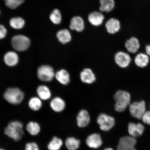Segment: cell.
<instances>
[{
    "mask_svg": "<svg viewBox=\"0 0 150 150\" xmlns=\"http://www.w3.org/2000/svg\"><path fill=\"white\" fill-rule=\"evenodd\" d=\"M104 18V16L102 13L94 11L89 15L88 20L92 25L98 27L103 23Z\"/></svg>",
    "mask_w": 150,
    "mask_h": 150,
    "instance_id": "17",
    "label": "cell"
},
{
    "mask_svg": "<svg viewBox=\"0 0 150 150\" xmlns=\"http://www.w3.org/2000/svg\"><path fill=\"white\" fill-rule=\"evenodd\" d=\"M85 142L88 147L93 149H98L103 144L102 137L98 133L90 134L86 138Z\"/></svg>",
    "mask_w": 150,
    "mask_h": 150,
    "instance_id": "9",
    "label": "cell"
},
{
    "mask_svg": "<svg viewBox=\"0 0 150 150\" xmlns=\"http://www.w3.org/2000/svg\"><path fill=\"white\" fill-rule=\"evenodd\" d=\"M63 145V141L61 138L54 136L49 142L47 149L48 150H59Z\"/></svg>",
    "mask_w": 150,
    "mask_h": 150,
    "instance_id": "27",
    "label": "cell"
},
{
    "mask_svg": "<svg viewBox=\"0 0 150 150\" xmlns=\"http://www.w3.org/2000/svg\"><path fill=\"white\" fill-rule=\"evenodd\" d=\"M129 109L133 117L142 119V116L146 112L145 103L144 101L133 102L130 104Z\"/></svg>",
    "mask_w": 150,
    "mask_h": 150,
    "instance_id": "7",
    "label": "cell"
},
{
    "mask_svg": "<svg viewBox=\"0 0 150 150\" xmlns=\"http://www.w3.org/2000/svg\"><path fill=\"white\" fill-rule=\"evenodd\" d=\"M55 73L54 69L49 65L41 66L38 69L37 76L41 81L50 82L55 78Z\"/></svg>",
    "mask_w": 150,
    "mask_h": 150,
    "instance_id": "5",
    "label": "cell"
},
{
    "mask_svg": "<svg viewBox=\"0 0 150 150\" xmlns=\"http://www.w3.org/2000/svg\"><path fill=\"white\" fill-rule=\"evenodd\" d=\"M55 78L58 82L63 85H68L70 82V74L64 69H61L57 71L55 73Z\"/></svg>",
    "mask_w": 150,
    "mask_h": 150,
    "instance_id": "15",
    "label": "cell"
},
{
    "mask_svg": "<svg viewBox=\"0 0 150 150\" xmlns=\"http://www.w3.org/2000/svg\"><path fill=\"white\" fill-rule=\"evenodd\" d=\"M146 53L148 56H150V45H147L145 48Z\"/></svg>",
    "mask_w": 150,
    "mask_h": 150,
    "instance_id": "35",
    "label": "cell"
},
{
    "mask_svg": "<svg viewBox=\"0 0 150 150\" xmlns=\"http://www.w3.org/2000/svg\"><path fill=\"white\" fill-rule=\"evenodd\" d=\"M4 134L14 141H19L24 134L23 123L18 120L9 122L4 129Z\"/></svg>",
    "mask_w": 150,
    "mask_h": 150,
    "instance_id": "1",
    "label": "cell"
},
{
    "mask_svg": "<svg viewBox=\"0 0 150 150\" xmlns=\"http://www.w3.org/2000/svg\"><path fill=\"white\" fill-rule=\"evenodd\" d=\"M149 60V56L147 54L142 53L137 54L134 59L135 63L136 65L142 68L147 66Z\"/></svg>",
    "mask_w": 150,
    "mask_h": 150,
    "instance_id": "25",
    "label": "cell"
},
{
    "mask_svg": "<svg viewBox=\"0 0 150 150\" xmlns=\"http://www.w3.org/2000/svg\"><path fill=\"white\" fill-rule=\"evenodd\" d=\"M50 19L52 23L57 25L61 23L62 14L59 9H55L52 11L50 16Z\"/></svg>",
    "mask_w": 150,
    "mask_h": 150,
    "instance_id": "30",
    "label": "cell"
},
{
    "mask_svg": "<svg viewBox=\"0 0 150 150\" xmlns=\"http://www.w3.org/2000/svg\"><path fill=\"white\" fill-rule=\"evenodd\" d=\"M13 47L19 52L27 50L30 44V41L28 38L23 35H16L12 38L11 40Z\"/></svg>",
    "mask_w": 150,
    "mask_h": 150,
    "instance_id": "4",
    "label": "cell"
},
{
    "mask_svg": "<svg viewBox=\"0 0 150 150\" xmlns=\"http://www.w3.org/2000/svg\"><path fill=\"white\" fill-rule=\"evenodd\" d=\"M105 27L109 33L114 34L118 32L120 29V22L117 19L110 18L106 22Z\"/></svg>",
    "mask_w": 150,
    "mask_h": 150,
    "instance_id": "16",
    "label": "cell"
},
{
    "mask_svg": "<svg viewBox=\"0 0 150 150\" xmlns=\"http://www.w3.org/2000/svg\"><path fill=\"white\" fill-rule=\"evenodd\" d=\"M25 129L28 134L33 136L38 135L41 130L40 125L37 122L34 121L28 122L26 125Z\"/></svg>",
    "mask_w": 150,
    "mask_h": 150,
    "instance_id": "20",
    "label": "cell"
},
{
    "mask_svg": "<svg viewBox=\"0 0 150 150\" xmlns=\"http://www.w3.org/2000/svg\"><path fill=\"white\" fill-rule=\"evenodd\" d=\"M56 37L59 42L63 44H65L70 42L72 39V36L70 31L67 29H62L58 31Z\"/></svg>",
    "mask_w": 150,
    "mask_h": 150,
    "instance_id": "21",
    "label": "cell"
},
{
    "mask_svg": "<svg viewBox=\"0 0 150 150\" xmlns=\"http://www.w3.org/2000/svg\"><path fill=\"white\" fill-rule=\"evenodd\" d=\"M145 127L140 123H129L128 125V130L130 136L135 138L142 135L143 134Z\"/></svg>",
    "mask_w": 150,
    "mask_h": 150,
    "instance_id": "13",
    "label": "cell"
},
{
    "mask_svg": "<svg viewBox=\"0 0 150 150\" xmlns=\"http://www.w3.org/2000/svg\"><path fill=\"white\" fill-rule=\"evenodd\" d=\"M142 119L144 123L150 125V111H146L142 116Z\"/></svg>",
    "mask_w": 150,
    "mask_h": 150,
    "instance_id": "33",
    "label": "cell"
},
{
    "mask_svg": "<svg viewBox=\"0 0 150 150\" xmlns=\"http://www.w3.org/2000/svg\"><path fill=\"white\" fill-rule=\"evenodd\" d=\"M24 94L18 88H10L6 91L4 98L7 102L14 105L20 104L23 100Z\"/></svg>",
    "mask_w": 150,
    "mask_h": 150,
    "instance_id": "3",
    "label": "cell"
},
{
    "mask_svg": "<svg viewBox=\"0 0 150 150\" xmlns=\"http://www.w3.org/2000/svg\"><path fill=\"white\" fill-rule=\"evenodd\" d=\"M115 63L122 68H126L130 64L131 59L128 54L123 52L116 53L114 57Z\"/></svg>",
    "mask_w": 150,
    "mask_h": 150,
    "instance_id": "11",
    "label": "cell"
},
{
    "mask_svg": "<svg viewBox=\"0 0 150 150\" xmlns=\"http://www.w3.org/2000/svg\"><path fill=\"white\" fill-rule=\"evenodd\" d=\"M37 93L41 100H47L51 98L52 93L49 88L45 85L39 86L37 88Z\"/></svg>",
    "mask_w": 150,
    "mask_h": 150,
    "instance_id": "22",
    "label": "cell"
},
{
    "mask_svg": "<svg viewBox=\"0 0 150 150\" xmlns=\"http://www.w3.org/2000/svg\"><path fill=\"white\" fill-rule=\"evenodd\" d=\"M0 150H6L5 149H3V148H0Z\"/></svg>",
    "mask_w": 150,
    "mask_h": 150,
    "instance_id": "37",
    "label": "cell"
},
{
    "mask_svg": "<svg viewBox=\"0 0 150 150\" xmlns=\"http://www.w3.org/2000/svg\"><path fill=\"white\" fill-rule=\"evenodd\" d=\"M100 3L99 10L101 12H110L115 7L114 0H100Z\"/></svg>",
    "mask_w": 150,
    "mask_h": 150,
    "instance_id": "26",
    "label": "cell"
},
{
    "mask_svg": "<svg viewBox=\"0 0 150 150\" xmlns=\"http://www.w3.org/2000/svg\"><path fill=\"white\" fill-rule=\"evenodd\" d=\"M50 106L53 111L56 112H60L64 110L66 104L64 100L61 97H56L50 101Z\"/></svg>",
    "mask_w": 150,
    "mask_h": 150,
    "instance_id": "14",
    "label": "cell"
},
{
    "mask_svg": "<svg viewBox=\"0 0 150 150\" xmlns=\"http://www.w3.org/2000/svg\"><path fill=\"white\" fill-rule=\"evenodd\" d=\"M114 98L115 101L114 108L116 111L123 112L130 104L131 96L126 91L121 90L117 91L114 94Z\"/></svg>",
    "mask_w": 150,
    "mask_h": 150,
    "instance_id": "2",
    "label": "cell"
},
{
    "mask_svg": "<svg viewBox=\"0 0 150 150\" xmlns=\"http://www.w3.org/2000/svg\"><path fill=\"white\" fill-rule=\"evenodd\" d=\"M81 81L83 83L88 84H93L96 81V78L93 71L91 69L86 68L81 71L80 74Z\"/></svg>",
    "mask_w": 150,
    "mask_h": 150,
    "instance_id": "12",
    "label": "cell"
},
{
    "mask_svg": "<svg viewBox=\"0 0 150 150\" xmlns=\"http://www.w3.org/2000/svg\"><path fill=\"white\" fill-rule=\"evenodd\" d=\"M5 5L9 8L12 9L17 8L22 4H23L24 0H4Z\"/></svg>",
    "mask_w": 150,
    "mask_h": 150,
    "instance_id": "31",
    "label": "cell"
},
{
    "mask_svg": "<svg viewBox=\"0 0 150 150\" xmlns=\"http://www.w3.org/2000/svg\"><path fill=\"white\" fill-rule=\"evenodd\" d=\"M137 143L135 138L131 136L122 137L118 143L117 150H136L135 146Z\"/></svg>",
    "mask_w": 150,
    "mask_h": 150,
    "instance_id": "8",
    "label": "cell"
},
{
    "mask_svg": "<svg viewBox=\"0 0 150 150\" xmlns=\"http://www.w3.org/2000/svg\"><path fill=\"white\" fill-rule=\"evenodd\" d=\"M4 61L6 64L9 66H14L18 63V56L16 52H7L5 55Z\"/></svg>",
    "mask_w": 150,
    "mask_h": 150,
    "instance_id": "24",
    "label": "cell"
},
{
    "mask_svg": "<svg viewBox=\"0 0 150 150\" xmlns=\"http://www.w3.org/2000/svg\"><path fill=\"white\" fill-rule=\"evenodd\" d=\"M24 150H40L39 146L36 142H28L25 144Z\"/></svg>",
    "mask_w": 150,
    "mask_h": 150,
    "instance_id": "32",
    "label": "cell"
},
{
    "mask_svg": "<svg viewBox=\"0 0 150 150\" xmlns=\"http://www.w3.org/2000/svg\"><path fill=\"white\" fill-rule=\"evenodd\" d=\"M28 105L31 110L37 111L42 108V100L40 98L35 97L30 99Z\"/></svg>",
    "mask_w": 150,
    "mask_h": 150,
    "instance_id": "28",
    "label": "cell"
},
{
    "mask_svg": "<svg viewBox=\"0 0 150 150\" xmlns=\"http://www.w3.org/2000/svg\"><path fill=\"white\" fill-rule=\"evenodd\" d=\"M7 31L4 26L0 25V39H3L6 36Z\"/></svg>",
    "mask_w": 150,
    "mask_h": 150,
    "instance_id": "34",
    "label": "cell"
},
{
    "mask_svg": "<svg viewBox=\"0 0 150 150\" xmlns=\"http://www.w3.org/2000/svg\"><path fill=\"white\" fill-rule=\"evenodd\" d=\"M25 23L23 19L21 17L13 18L9 22L11 27L16 29H22L25 25Z\"/></svg>",
    "mask_w": 150,
    "mask_h": 150,
    "instance_id": "29",
    "label": "cell"
},
{
    "mask_svg": "<svg viewBox=\"0 0 150 150\" xmlns=\"http://www.w3.org/2000/svg\"><path fill=\"white\" fill-rule=\"evenodd\" d=\"M81 142L79 139L74 137H69L66 139L65 145L69 150H77L79 149Z\"/></svg>",
    "mask_w": 150,
    "mask_h": 150,
    "instance_id": "23",
    "label": "cell"
},
{
    "mask_svg": "<svg viewBox=\"0 0 150 150\" xmlns=\"http://www.w3.org/2000/svg\"><path fill=\"white\" fill-rule=\"evenodd\" d=\"M91 121L89 112L85 109H82L79 112L76 117V124L80 128H84L88 126Z\"/></svg>",
    "mask_w": 150,
    "mask_h": 150,
    "instance_id": "10",
    "label": "cell"
},
{
    "mask_svg": "<svg viewBox=\"0 0 150 150\" xmlns=\"http://www.w3.org/2000/svg\"><path fill=\"white\" fill-rule=\"evenodd\" d=\"M70 28L72 30H76L78 32L83 31L84 28V21L83 18L79 16L73 17L70 21Z\"/></svg>",
    "mask_w": 150,
    "mask_h": 150,
    "instance_id": "18",
    "label": "cell"
},
{
    "mask_svg": "<svg viewBox=\"0 0 150 150\" xmlns=\"http://www.w3.org/2000/svg\"><path fill=\"white\" fill-rule=\"evenodd\" d=\"M125 45L127 51L132 53H136L140 48L139 41L134 37H131L127 40Z\"/></svg>",
    "mask_w": 150,
    "mask_h": 150,
    "instance_id": "19",
    "label": "cell"
},
{
    "mask_svg": "<svg viewBox=\"0 0 150 150\" xmlns=\"http://www.w3.org/2000/svg\"><path fill=\"white\" fill-rule=\"evenodd\" d=\"M103 150H114L113 149H112L111 148H107L106 149H104Z\"/></svg>",
    "mask_w": 150,
    "mask_h": 150,
    "instance_id": "36",
    "label": "cell"
},
{
    "mask_svg": "<svg viewBox=\"0 0 150 150\" xmlns=\"http://www.w3.org/2000/svg\"><path fill=\"white\" fill-rule=\"evenodd\" d=\"M0 13H1V11H0Z\"/></svg>",
    "mask_w": 150,
    "mask_h": 150,
    "instance_id": "38",
    "label": "cell"
},
{
    "mask_svg": "<svg viewBox=\"0 0 150 150\" xmlns=\"http://www.w3.org/2000/svg\"><path fill=\"white\" fill-rule=\"evenodd\" d=\"M97 122L100 130L104 131H109L115 125V120L113 117L104 113L99 114Z\"/></svg>",
    "mask_w": 150,
    "mask_h": 150,
    "instance_id": "6",
    "label": "cell"
}]
</instances>
